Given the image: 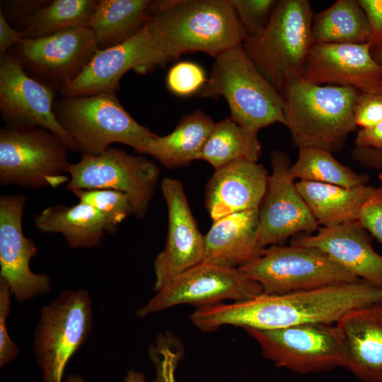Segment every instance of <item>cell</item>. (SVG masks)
<instances>
[{
  "instance_id": "39",
  "label": "cell",
  "mask_w": 382,
  "mask_h": 382,
  "mask_svg": "<svg viewBox=\"0 0 382 382\" xmlns=\"http://www.w3.org/2000/svg\"><path fill=\"white\" fill-rule=\"evenodd\" d=\"M357 127L366 128L382 120V92L360 93L354 105Z\"/></svg>"
},
{
  "instance_id": "31",
  "label": "cell",
  "mask_w": 382,
  "mask_h": 382,
  "mask_svg": "<svg viewBox=\"0 0 382 382\" xmlns=\"http://www.w3.org/2000/svg\"><path fill=\"white\" fill-rule=\"evenodd\" d=\"M98 0H54L40 9L21 31L23 39H37L73 28L87 27Z\"/></svg>"
},
{
  "instance_id": "42",
  "label": "cell",
  "mask_w": 382,
  "mask_h": 382,
  "mask_svg": "<svg viewBox=\"0 0 382 382\" xmlns=\"http://www.w3.org/2000/svg\"><path fill=\"white\" fill-rule=\"evenodd\" d=\"M352 157L365 167L382 169V150L356 146L352 151Z\"/></svg>"
},
{
  "instance_id": "1",
  "label": "cell",
  "mask_w": 382,
  "mask_h": 382,
  "mask_svg": "<svg viewBox=\"0 0 382 382\" xmlns=\"http://www.w3.org/2000/svg\"><path fill=\"white\" fill-rule=\"evenodd\" d=\"M382 302V286L361 279L311 290L272 295L262 293L232 303L197 308L190 316L202 331L223 325L273 330L305 323H336L348 312Z\"/></svg>"
},
{
  "instance_id": "32",
  "label": "cell",
  "mask_w": 382,
  "mask_h": 382,
  "mask_svg": "<svg viewBox=\"0 0 382 382\" xmlns=\"http://www.w3.org/2000/svg\"><path fill=\"white\" fill-rule=\"evenodd\" d=\"M72 192L79 202L94 207L117 227L127 216L134 214L130 200L122 192L110 189H92L75 190Z\"/></svg>"
},
{
  "instance_id": "20",
  "label": "cell",
  "mask_w": 382,
  "mask_h": 382,
  "mask_svg": "<svg viewBox=\"0 0 382 382\" xmlns=\"http://www.w3.org/2000/svg\"><path fill=\"white\" fill-rule=\"evenodd\" d=\"M291 245L318 249L359 278L382 286V255L357 220L323 226L315 235L296 236Z\"/></svg>"
},
{
  "instance_id": "14",
  "label": "cell",
  "mask_w": 382,
  "mask_h": 382,
  "mask_svg": "<svg viewBox=\"0 0 382 382\" xmlns=\"http://www.w3.org/2000/svg\"><path fill=\"white\" fill-rule=\"evenodd\" d=\"M57 93L28 75L9 52L0 54V111L6 125L47 129L57 135L70 151H77L55 117Z\"/></svg>"
},
{
  "instance_id": "12",
  "label": "cell",
  "mask_w": 382,
  "mask_h": 382,
  "mask_svg": "<svg viewBox=\"0 0 382 382\" xmlns=\"http://www.w3.org/2000/svg\"><path fill=\"white\" fill-rule=\"evenodd\" d=\"M9 52L25 73L57 92L76 79L99 50L87 27L37 38L23 39Z\"/></svg>"
},
{
  "instance_id": "26",
  "label": "cell",
  "mask_w": 382,
  "mask_h": 382,
  "mask_svg": "<svg viewBox=\"0 0 382 382\" xmlns=\"http://www.w3.org/2000/svg\"><path fill=\"white\" fill-rule=\"evenodd\" d=\"M216 122L201 110L183 116L174 130L156 136L144 154L153 156L167 168H175L200 159L203 148Z\"/></svg>"
},
{
  "instance_id": "15",
  "label": "cell",
  "mask_w": 382,
  "mask_h": 382,
  "mask_svg": "<svg viewBox=\"0 0 382 382\" xmlns=\"http://www.w3.org/2000/svg\"><path fill=\"white\" fill-rule=\"evenodd\" d=\"M272 173L259 208L258 243L262 248L278 245L301 232L318 229L291 175L289 156L282 151L270 155Z\"/></svg>"
},
{
  "instance_id": "13",
  "label": "cell",
  "mask_w": 382,
  "mask_h": 382,
  "mask_svg": "<svg viewBox=\"0 0 382 382\" xmlns=\"http://www.w3.org/2000/svg\"><path fill=\"white\" fill-rule=\"evenodd\" d=\"M262 293L261 286L238 268L202 262L182 273L137 311L146 317L170 307L190 304L198 308L231 299L245 301Z\"/></svg>"
},
{
  "instance_id": "35",
  "label": "cell",
  "mask_w": 382,
  "mask_h": 382,
  "mask_svg": "<svg viewBox=\"0 0 382 382\" xmlns=\"http://www.w3.org/2000/svg\"><path fill=\"white\" fill-rule=\"evenodd\" d=\"M50 0L1 1L0 11L13 28L23 31L36 13L50 3Z\"/></svg>"
},
{
  "instance_id": "18",
  "label": "cell",
  "mask_w": 382,
  "mask_h": 382,
  "mask_svg": "<svg viewBox=\"0 0 382 382\" xmlns=\"http://www.w3.org/2000/svg\"><path fill=\"white\" fill-rule=\"evenodd\" d=\"M157 66L162 64L145 25L128 40L98 50L83 71L59 93L62 97L116 93L127 71L145 74Z\"/></svg>"
},
{
  "instance_id": "6",
  "label": "cell",
  "mask_w": 382,
  "mask_h": 382,
  "mask_svg": "<svg viewBox=\"0 0 382 382\" xmlns=\"http://www.w3.org/2000/svg\"><path fill=\"white\" fill-rule=\"evenodd\" d=\"M54 112L77 151L83 154H100L113 143L124 144L144 154L156 134L138 123L115 93L62 97L55 100Z\"/></svg>"
},
{
  "instance_id": "28",
  "label": "cell",
  "mask_w": 382,
  "mask_h": 382,
  "mask_svg": "<svg viewBox=\"0 0 382 382\" xmlns=\"http://www.w3.org/2000/svg\"><path fill=\"white\" fill-rule=\"evenodd\" d=\"M371 37L368 17L358 0H337L313 16V44H363Z\"/></svg>"
},
{
  "instance_id": "37",
  "label": "cell",
  "mask_w": 382,
  "mask_h": 382,
  "mask_svg": "<svg viewBox=\"0 0 382 382\" xmlns=\"http://www.w3.org/2000/svg\"><path fill=\"white\" fill-rule=\"evenodd\" d=\"M149 357L155 367V378L153 382H175V369L180 354L170 349L162 340L157 342L149 349Z\"/></svg>"
},
{
  "instance_id": "29",
  "label": "cell",
  "mask_w": 382,
  "mask_h": 382,
  "mask_svg": "<svg viewBox=\"0 0 382 382\" xmlns=\"http://www.w3.org/2000/svg\"><path fill=\"white\" fill-rule=\"evenodd\" d=\"M260 156L261 144L257 134L226 117L216 122L200 159L216 170L237 161L257 162Z\"/></svg>"
},
{
  "instance_id": "4",
  "label": "cell",
  "mask_w": 382,
  "mask_h": 382,
  "mask_svg": "<svg viewBox=\"0 0 382 382\" xmlns=\"http://www.w3.org/2000/svg\"><path fill=\"white\" fill-rule=\"evenodd\" d=\"M313 12L308 0L277 1L264 29L243 47L263 76L281 93L302 78L313 45Z\"/></svg>"
},
{
  "instance_id": "16",
  "label": "cell",
  "mask_w": 382,
  "mask_h": 382,
  "mask_svg": "<svg viewBox=\"0 0 382 382\" xmlns=\"http://www.w3.org/2000/svg\"><path fill=\"white\" fill-rule=\"evenodd\" d=\"M161 189L168 210V233L165 247L154 262L156 292L202 263L204 250V236L192 215L181 182L166 178Z\"/></svg>"
},
{
  "instance_id": "7",
  "label": "cell",
  "mask_w": 382,
  "mask_h": 382,
  "mask_svg": "<svg viewBox=\"0 0 382 382\" xmlns=\"http://www.w3.org/2000/svg\"><path fill=\"white\" fill-rule=\"evenodd\" d=\"M65 143L47 129L5 125L0 130V183L40 189L68 183Z\"/></svg>"
},
{
  "instance_id": "8",
  "label": "cell",
  "mask_w": 382,
  "mask_h": 382,
  "mask_svg": "<svg viewBox=\"0 0 382 382\" xmlns=\"http://www.w3.org/2000/svg\"><path fill=\"white\" fill-rule=\"evenodd\" d=\"M238 269L266 294L279 295L361 280L318 249L271 245Z\"/></svg>"
},
{
  "instance_id": "46",
  "label": "cell",
  "mask_w": 382,
  "mask_h": 382,
  "mask_svg": "<svg viewBox=\"0 0 382 382\" xmlns=\"http://www.w3.org/2000/svg\"><path fill=\"white\" fill-rule=\"evenodd\" d=\"M64 382H86V381L82 376L79 375L71 374L66 376Z\"/></svg>"
},
{
  "instance_id": "22",
  "label": "cell",
  "mask_w": 382,
  "mask_h": 382,
  "mask_svg": "<svg viewBox=\"0 0 382 382\" xmlns=\"http://www.w3.org/2000/svg\"><path fill=\"white\" fill-rule=\"evenodd\" d=\"M344 342V368L364 382H382V302L352 310L335 323Z\"/></svg>"
},
{
  "instance_id": "23",
  "label": "cell",
  "mask_w": 382,
  "mask_h": 382,
  "mask_svg": "<svg viewBox=\"0 0 382 382\" xmlns=\"http://www.w3.org/2000/svg\"><path fill=\"white\" fill-rule=\"evenodd\" d=\"M259 209L236 212L214 221L204 236L202 262L238 268L262 250L258 243Z\"/></svg>"
},
{
  "instance_id": "36",
  "label": "cell",
  "mask_w": 382,
  "mask_h": 382,
  "mask_svg": "<svg viewBox=\"0 0 382 382\" xmlns=\"http://www.w3.org/2000/svg\"><path fill=\"white\" fill-rule=\"evenodd\" d=\"M10 287L0 278V367L13 361L18 354V348L11 339L7 330L6 320L10 313Z\"/></svg>"
},
{
  "instance_id": "41",
  "label": "cell",
  "mask_w": 382,
  "mask_h": 382,
  "mask_svg": "<svg viewBox=\"0 0 382 382\" xmlns=\"http://www.w3.org/2000/svg\"><path fill=\"white\" fill-rule=\"evenodd\" d=\"M354 142L358 147L382 150V120L371 127L360 129Z\"/></svg>"
},
{
  "instance_id": "27",
  "label": "cell",
  "mask_w": 382,
  "mask_h": 382,
  "mask_svg": "<svg viewBox=\"0 0 382 382\" xmlns=\"http://www.w3.org/2000/svg\"><path fill=\"white\" fill-rule=\"evenodd\" d=\"M150 0H100L87 28L99 50L121 44L137 34L151 15Z\"/></svg>"
},
{
  "instance_id": "17",
  "label": "cell",
  "mask_w": 382,
  "mask_h": 382,
  "mask_svg": "<svg viewBox=\"0 0 382 382\" xmlns=\"http://www.w3.org/2000/svg\"><path fill=\"white\" fill-rule=\"evenodd\" d=\"M26 196H0V278L10 287L16 301L23 302L50 292L48 275L33 273L30 260L37 254L34 241L23 232L22 219Z\"/></svg>"
},
{
  "instance_id": "25",
  "label": "cell",
  "mask_w": 382,
  "mask_h": 382,
  "mask_svg": "<svg viewBox=\"0 0 382 382\" xmlns=\"http://www.w3.org/2000/svg\"><path fill=\"white\" fill-rule=\"evenodd\" d=\"M296 185L316 221L323 226L357 220L375 188L368 185L345 187L308 180H299Z\"/></svg>"
},
{
  "instance_id": "19",
  "label": "cell",
  "mask_w": 382,
  "mask_h": 382,
  "mask_svg": "<svg viewBox=\"0 0 382 382\" xmlns=\"http://www.w3.org/2000/svg\"><path fill=\"white\" fill-rule=\"evenodd\" d=\"M370 42L313 44L302 78L318 85L353 88L360 93L382 92V66L373 58Z\"/></svg>"
},
{
  "instance_id": "43",
  "label": "cell",
  "mask_w": 382,
  "mask_h": 382,
  "mask_svg": "<svg viewBox=\"0 0 382 382\" xmlns=\"http://www.w3.org/2000/svg\"><path fill=\"white\" fill-rule=\"evenodd\" d=\"M22 40V33L10 25L0 11V54L7 52Z\"/></svg>"
},
{
  "instance_id": "3",
  "label": "cell",
  "mask_w": 382,
  "mask_h": 382,
  "mask_svg": "<svg viewBox=\"0 0 382 382\" xmlns=\"http://www.w3.org/2000/svg\"><path fill=\"white\" fill-rule=\"evenodd\" d=\"M359 91L332 85H318L300 79L282 93L286 127L299 149L340 151L357 126L354 105Z\"/></svg>"
},
{
  "instance_id": "30",
  "label": "cell",
  "mask_w": 382,
  "mask_h": 382,
  "mask_svg": "<svg viewBox=\"0 0 382 382\" xmlns=\"http://www.w3.org/2000/svg\"><path fill=\"white\" fill-rule=\"evenodd\" d=\"M293 178L345 187L367 185L369 177L354 171L339 162L332 153L317 149H299L298 158L290 167Z\"/></svg>"
},
{
  "instance_id": "33",
  "label": "cell",
  "mask_w": 382,
  "mask_h": 382,
  "mask_svg": "<svg viewBox=\"0 0 382 382\" xmlns=\"http://www.w3.org/2000/svg\"><path fill=\"white\" fill-rule=\"evenodd\" d=\"M246 35H258L266 26L277 3L274 0H228Z\"/></svg>"
},
{
  "instance_id": "5",
  "label": "cell",
  "mask_w": 382,
  "mask_h": 382,
  "mask_svg": "<svg viewBox=\"0 0 382 382\" xmlns=\"http://www.w3.org/2000/svg\"><path fill=\"white\" fill-rule=\"evenodd\" d=\"M214 59L201 96L224 97L231 119L255 133L274 123L286 125L282 96L253 63L243 44Z\"/></svg>"
},
{
  "instance_id": "2",
  "label": "cell",
  "mask_w": 382,
  "mask_h": 382,
  "mask_svg": "<svg viewBox=\"0 0 382 382\" xmlns=\"http://www.w3.org/2000/svg\"><path fill=\"white\" fill-rule=\"evenodd\" d=\"M146 27L162 66L202 52L216 57L246 35L228 0L152 1Z\"/></svg>"
},
{
  "instance_id": "38",
  "label": "cell",
  "mask_w": 382,
  "mask_h": 382,
  "mask_svg": "<svg viewBox=\"0 0 382 382\" xmlns=\"http://www.w3.org/2000/svg\"><path fill=\"white\" fill-rule=\"evenodd\" d=\"M357 221L382 244V185L374 188L362 206Z\"/></svg>"
},
{
  "instance_id": "44",
  "label": "cell",
  "mask_w": 382,
  "mask_h": 382,
  "mask_svg": "<svg viewBox=\"0 0 382 382\" xmlns=\"http://www.w3.org/2000/svg\"><path fill=\"white\" fill-rule=\"evenodd\" d=\"M124 382H146V376L141 372L130 369L127 372Z\"/></svg>"
},
{
  "instance_id": "45",
  "label": "cell",
  "mask_w": 382,
  "mask_h": 382,
  "mask_svg": "<svg viewBox=\"0 0 382 382\" xmlns=\"http://www.w3.org/2000/svg\"><path fill=\"white\" fill-rule=\"evenodd\" d=\"M371 52L374 59L382 66V42L372 45Z\"/></svg>"
},
{
  "instance_id": "34",
  "label": "cell",
  "mask_w": 382,
  "mask_h": 382,
  "mask_svg": "<svg viewBox=\"0 0 382 382\" xmlns=\"http://www.w3.org/2000/svg\"><path fill=\"white\" fill-rule=\"evenodd\" d=\"M207 81L203 69L192 62H180L168 71L166 83L178 96H187L202 90Z\"/></svg>"
},
{
  "instance_id": "11",
  "label": "cell",
  "mask_w": 382,
  "mask_h": 382,
  "mask_svg": "<svg viewBox=\"0 0 382 382\" xmlns=\"http://www.w3.org/2000/svg\"><path fill=\"white\" fill-rule=\"evenodd\" d=\"M66 189H110L125 193L134 214L145 217L159 178L158 166L143 156H135L118 148L109 147L98 155L83 154L70 163Z\"/></svg>"
},
{
  "instance_id": "24",
  "label": "cell",
  "mask_w": 382,
  "mask_h": 382,
  "mask_svg": "<svg viewBox=\"0 0 382 382\" xmlns=\"http://www.w3.org/2000/svg\"><path fill=\"white\" fill-rule=\"evenodd\" d=\"M34 222L43 233H61L71 249L98 246L105 234L117 228L94 207L82 202L48 207L35 215Z\"/></svg>"
},
{
  "instance_id": "9",
  "label": "cell",
  "mask_w": 382,
  "mask_h": 382,
  "mask_svg": "<svg viewBox=\"0 0 382 382\" xmlns=\"http://www.w3.org/2000/svg\"><path fill=\"white\" fill-rule=\"evenodd\" d=\"M92 301L84 289H66L42 307L33 351L42 382H63L66 366L93 328Z\"/></svg>"
},
{
  "instance_id": "10",
  "label": "cell",
  "mask_w": 382,
  "mask_h": 382,
  "mask_svg": "<svg viewBox=\"0 0 382 382\" xmlns=\"http://www.w3.org/2000/svg\"><path fill=\"white\" fill-rule=\"evenodd\" d=\"M244 330L257 342L262 356L278 368L304 374L344 367L345 349L335 324Z\"/></svg>"
},
{
  "instance_id": "21",
  "label": "cell",
  "mask_w": 382,
  "mask_h": 382,
  "mask_svg": "<svg viewBox=\"0 0 382 382\" xmlns=\"http://www.w3.org/2000/svg\"><path fill=\"white\" fill-rule=\"evenodd\" d=\"M265 168L237 161L215 170L206 190V207L215 221L230 214L259 209L268 185Z\"/></svg>"
},
{
  "instance_id": "40",
  "label": "cell",
  "mask_w": 382,
  "mask_h": 382,
  "mask_svg": "<svg viewBox=\"0 0 382 382\" xmlns=\"http://www.w3.org/2000/svg\"><path fill=\"white\" fill-rule=\"evenodd\" d=\"M364 10L371 30L370 43L382 42V0H358Z\"/></svg>"
}]
</instances>
